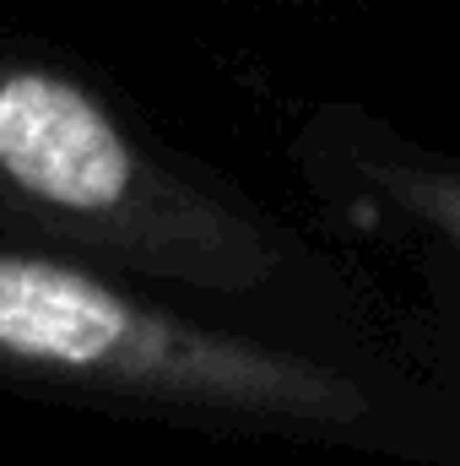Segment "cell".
Masks as SVG:
<instances>
[{
	"instance_id": "cell-1",
	"label": "cell",
	"mask_w": 460,
	"mask_h": 466,
	"mask_svg": "<svg viewBox=\"0 0 460 466\" xmlns=\"http://www.w3.org/2000/svg\"><path fill=\"white\" fill-rule=\"evenodd\" d=\"M0 352L249 412L352 418L363 407L346 380L315 363L190 331L71 266L33 255H0Z\"/></svg>"
},
{
	"instance_id": "cell-2",
	"label": "cell",
	"mask_w": 460,
	"mask_h": 466,
	"mask_svg": "<svg viewBox=\"0 0 460 466\" xmlns=\"http://www.w3.org/2000/svg\"><path fill=\"white\" fill-rule=\"evenodd\" d=\"M0 168L65 212H109L135 185V157L115 119L44 71L0 76Z\"/></svg>"
},
{
	"instance_id": "cell-3",
	"label": "cell",
	"mask_w": 460,
	"mask_h": 466,
	"mask_svg": "<svg viewBox=\"0 0 460 466\" xmlns=\"http://www.w3.org/2000/svg\"><path fill=\"white\" fill-rule=\"evenodd\" d=\"M368 174L385 185L390 201H401L423 228L445 233L460 249V168L445 163H412V157H385V163H368Z\"/></svg>"
}]
</instances>
